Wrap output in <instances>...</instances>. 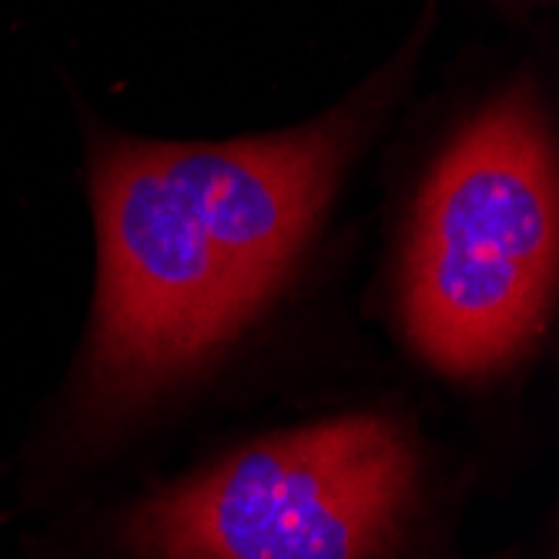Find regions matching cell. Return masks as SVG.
<instances>
[{
    "mask_svg": "<svg viewBox=\"0 0 559 559\" xmlns=\"http://www.w3.org/2000/svg\"><path fill=\"white\" fill-rule=\"evenodd\" d=\"M362 124V105H348L265 138L97 151L100 275L87 348L97 402H144L262 312L329 209Z\"/></svg>",
    "mask_w": 559,
    "mask_h": 559,
    "instance_id": "1",
    "label": "cell"
},
{
    "mask_svg": "<svg viewBox=\"0 0 559 559\" xmlns=\"http://www.w3.org/2000/svg\"><path fill=\"white\" fill-rule=\"evenodd\" d=\"M556 255L552 138L536 97L513 87L429 171L402 262L405 335L452 379L510 369L546 329Z\"/></svg>",
    "mask_w": 559,
    "mask_h": 559,
    "instance_id": "2",
    "label": "cell"
},
{
    "mask_svg": "<svg viewBox=\"0 0 559 559\" xmlns=\"http://www.w3.org/2000/svg\"><path fill=\"white\" fill-rule=\"evenodd\" d=\"M416 452L385 416L251 442L131 513L141 559H385L416 496Z\"/></svg>",
    "mask_w": 559,
    "mask_h": 559,
    "instance_id": "3",
    "label": "cell"
}]
</instances>
